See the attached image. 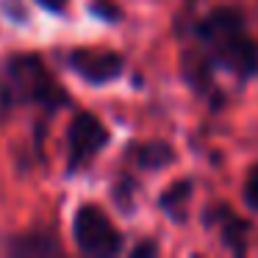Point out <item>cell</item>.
<instances>
[{"mask_svg":"<svg viewBox=\"0 0 258 258\" xmlns=\"http://www.w3.org/2000/svg\"><path fill=\"white\" fill-rule=\"evenodd\" d=\"M73 236L86 255H117L122 250V233L114 228L108 214L97 206H81L73 219Z\"/></svg>","mask_w":258,"mask_h":258,"instance_id":"3","label":"cell"},{"mask_svg":"<svg viewBox=\"0 0 258 258\" xmlns=\"http://www.w3.org/2000/svg\"><path fill=\"white\" fill-rule=\"evenodd\" d=\"M189 195H191V180H189V178L178 180V183H172L167 191H164L161 208H164V211H167L172 219H183L180 214H183V203L189 200Z\"/></svg>","mask_w":258,"mask_h":258,"instance_id":"8","label":"cell"},{"mask_svg":"<svg viewBox=\"0 0 258 258\" xmlns=\"http://www.w3.org/2000/svg\"><path fill=\"white\" fill-rule=\"evenodd\" d=\"M70 67L89 84H108L122 73V56L114 50H95V47H81L70 56Z\"/></svg>","mask_w":258,"mask_h":258,"instance_id":"5","label":"cell"},{"mask_svg":"<svg viewBox=\"0 0 258 258\" xmlns=\"http://www.w3.org/2000/svg\"><path fill=\"white\" fill-rule=\"evenodd\" d=\"M108 142V128L92 111H78L67 131V172H81Z\"/></svg>","mask_w":258,"mask_h":258,"instance_id":"4","label":"cell"},{"mask_svg":"<svg viewBox=\"0 0 258 258\" xmlns=\"http://www.w3.org/2000/svg\"><path fill=\"white\" fill-rule=\"evenodd\" d=\"M6 250H9V255H17V258H45V255H58L61 244L47 230H34V233L14 236L6 244Z\"/></svg>","mask_w":258,"mask_h":258,"instance_id":"6","label":"cell"},{"mask_svg":"<svg viewBox=\"0 0 258 258\" xmlns=\"http://www.w3.org/2000/svg\"><path fill=\"white\" fill-rule=\"evenodd\" d=\"M195 39L211 67H222L241 81L258 73V45L247 34L239 9H214L195 25Z\"/></svg>","mask_w":258,"mask_h":258,"instance_id":"1","label":"cell"},{"mask_svg":"<svg viewBox=\"0 0 258 258\" xmlns=\"http://www.w3.org/2000/svg\"><path fill=\"white\" fill-rule=\"evenodd\" d=\"M0 103L3 106L39 103L47 108H58L67 103V92L56 84V78L36 53H17L3 64L0 73Z\"/></svg>","mask_w":258,"mask_h":258,"instance_id":"2","label":"cell"},{"mask_svg":"<svg viewBox=\"0 0 258 258\" xmlns=\"http://www.w3.org/2000/svg\"><path fill=\"white\" fill-rule=\"evenodd\" d=\"M136 161L142 169H161L175 161V150L167 142H147L136 150Z\"/></svg>","mask_w":258,"mask_h":258,"instance_id":"7","label":"cell"},{"mask_svg":"<svg viewBox=\"0 0 258 258\" xmlns=\"http://www.w3.org/2000/svg\"><path fill=\"white\" fill-rule=\"evenodd\" d=\"M156 252H158V244H156V241H142V244L134 247V255H136V258H142V255H156Z\"/></svg>","mask_w":258,"mask_h":258,"instance_id":"11","label":"cell"},{"mask_svg":"<svg viewBox=\"0 0 258 258\" xmlns=\"http://www.w3.org/2000/svg\"><path fill=\"white\" fill-rule=\"evenodd\" d=\"M42 9H47V12H53V14H61L64 9H67V0H36Z\"/></svg>","mask_w":258,"mask_h":258,"instance_id":"12","label":"cell"},{"mask_svg":"<svg viewBox=\"0 0 258 258\" xmlns=\"http://www.w3.org/2000/svg\"><path fill=\"white\" fill-rule=\"evenodd\" d=\"M244 233H247V222H244V219L233 217V214H225L222 236H225V244H228L236 255H244V250H247V236Z\"/></svg>","mask_w":258,"mask_h":258,"instance_id":"9","label":"cell"},{"mask_svg":"<svg viewBox=\"0 0 258 258\" xmlns=\"http://www.w3.org/2000/svg\"><path fill=\"white\" fill-rule=\"evenodd\" d=\"M244 203L252 208V211H258V167H252L250 169V175H247V180H244Z\"/></svg>","mask_w":258,"mask_h":258,"instance_id":"10","label":"cell"}]
</instances>
